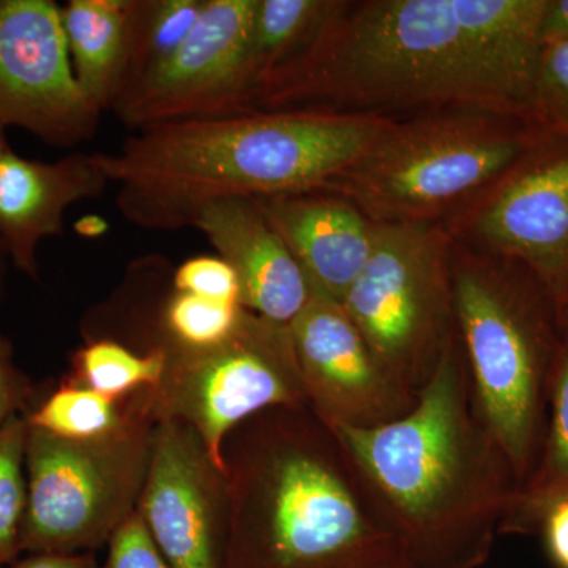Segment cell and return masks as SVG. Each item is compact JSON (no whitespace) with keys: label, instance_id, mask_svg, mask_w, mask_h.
Returning <instances> with one entry per match:
<instances>
[{"label":"cell","instance_id":"4fadbf2b","mask_svg":"<svg viewBox=\"0 0 568 568\" xmlns=\"http://www.w3.org/2000/svg\"><path fill=\"white\" fill-rule=\"evenodd\" d=\"M138 511L171 568H224L226 474L192 426L160 418Z\"/></svg>","mask_w":568,"mask_h":568},{"label":"cell","instance_id":"d6a6232c","mask_svg":"<svg viewBox=\"0 0 568 568\" xmlns=\"http://www.w3.org/2000/svg\"><path fill=\"white\" fill-rule=\"evenodd\" d=\"M108 230H110V224L99 215H84L74 223V231L84 239L102 237Z\"/></svg>","mask_w":568,"mask_h":568},{"label":"cell","instance_id":"f546056e","mask_svg":"<svg viewBox=\"0 0 568 568\" xmlns=\"http://www.w3.org/2000/svg\"><path fill=\"white\" fill-rule=\"evenodd\" d=\"M538 534L545 538L552 562L568 568V496L549 507Z\"/></svg>","mask_w":568,"mask_h":568},{"label":"cell","instance_id":"f1b7e54d","mask_svg":"<svg viewBox=\"0 0 568 568\" xmlns=\"http://www.w3.org/2000/svg\"><path fill=\"white\" fill-rule=\"evenodd\" d=\"M29 387L11 362L9 343L0 335V426L20 416L28 402Z\"/></svg>","mask_w":568,"mask_h":568},{"label":"cell","instance_id":"277c9868","mask_svg":"<svg viewBox=\"0 0 568 568\" xmlns=\"http://www.w3.org/2000/svg\"><path fill=\"white\" fill-rule=\"evenodd\" d=\"M224 568H413L339 437L310 407H276L227 437Z\"/></svg>","mask_w":568,"mask_h":568},{"label":"cell","instance_id":"d4e9b609","mask_svg":"<svg viewBox=\"0 0 568 568\" xmlns=\"http://www.w3.org/2000/svg\"><path fill=\"white\" fill-rule=\"evenodd\" d=\"M28 417L14 416L0 426V567L20 555V538L28 506L26 474Z\"/></svg>","mask_w":568,"mask_h":568},{"label":"cell","instance_id":"83f0119b","mask_svg":"<svg viewBox=\"0 0 568 568\" xmlns=\"http://www.w3.org/2000/svg\"><path fill=\"white\" fill-rule=\"evenodd\" d=\"M106 547L103 568H171L138 510L112 534Z\"/></svg>","mask_w":568,"mask_h":568},{"label":"cell","instance_id":"7c38bea8","mask_svg":"<svg viewBox=\"0 0 568 568\" xmlns=\"http://www.w3.org/2000/svg\"><path fill=\"white\" fill-rule=\"evenodd\" d=\"M100 118L74 74L62 7L51 0H0V125L73 148L91 140Z\"/></svg>","mask_w":568,"mask_h":568},{"label":"cell","instance_id":"ac0fdd59","mask_svg":"<svg viewBox=\"0 0 568 568\" xmlns=\"http://www.w3.org/2000/svg\"><path fill=\"white\" fill-rule=\"evenodd\" d=\"M136 0H71L62 24L82 91L100 111H112L125 91L133 50Z\"/></svg>","mask_w":568,"mask_h":568},{"label":"cell","instance_id":"52a82bcc","mask_svg":"<svg viewBox=\"0 0 568 568\" xmlns=\"http://www.w3.org/2000/svg\"><path fill=\"white\" fill-rule=\"evenodd\" d=\"M155 424L152 392L140 416L104 439H62L28 424L21 552L78 555L106 547L140 506Z\"/></svg>","mask_w":568,"mask_h":568},{"label":"cell","instance_id":"1f68e13d","mask_svg":"<svg viewBox=\"0 0 568 568\" xmlns=\"http://www.w3.org/2000/svg\"><path fill=\"white\" fill-rule=\"evenodd\" d=\"M541 44L568 41V0H547L540 22Z\"/></svg>","mask_w":568,"mask_h":568},{"label":"cell","instance_id":"30bf717a","mask_svg":"<svg viewBox=\"0 0 568 568\" xmlns=\"http://www.w3.org/2000/svg\"><path fill=\"white\" fill-rule=\"evenodd\" d=\"M457 244L528 268L560 321L568 312V140L548 138L487 194L443 224Z\"/></svg>","mask_w":568,"mask_h":568},{"label":"cell","instance_id":"8992f818","mask_svg":"<svg viewBox=\"0 0 568 568\" xmlns=\"http://www.w3.org/2000/svg\"><path fill=\"white\" fill-rule=\"evenodd\" d=\"M551 134L477 111L394 119L323 192L377 224H446L476 204Z\"/></svg>","mask_w":568,"mask_h":568},{"label":"cell","instance_id":"ba28073f","mask_svg":"<svg viewBox=\"0 0 568 568\" xmlns=\"http://www.w3.org/2000/svg\"><path fill=\"white\" fill-rule=\"evenodd\" d=\"M454 239L443 224H377L372 254L343 306L377 364L417 396L455 335Z\"/></svg>","mask_w":568,"mask_h":568},{"label":"cell","instance_id":"484cf974","mask_svg":"<svg viewBox=\"0 0 568 568\" xmlns=\"http://www.w3.org/2000/svg\"><path fill=\"white\" fill-rule=\"evenodd\" d=\"M534 115L541 130L568 140V41L541 48Z\"/></svg>","mask_w":568,"mask_h":568},{"label":"cell","instance_id":"2e32d148","mask_svg":"<svg viewBox=\"0 0 568 568\" xmlns=\"http://www.w3.org/2000/svg\"><path fill=\"white\" fill-rule=\"evenodd\" d=\"M110 185L97 153H71L54 163L13 151L0 159V241L22 274L39 276V246L62 234L71 204L100 197Z\"/></svg>","mask_w":568,"mask_h":568},{"label":"cell","instance_id":"5b68a950","mask_svg":"<svg viewBox=\"0 0 568 568\" xmlns=\"http://www.w3.org/2000/svg\"><path fill=\"white\" fill-rule=\"evenodd\" d=\"M455 331L478 416L514 466L532 473L558 361V308L528 268L454 241Z\"/></svg>","mask_w":568,"mask_h":568},{"label":"cell","instance_id":"44dd1931","mask_svg":"<svg viewBox=\"0 0 568 568\" xmlns=\"http://www.w3.org/2000/svg\"><path fill=\"white\" fill-rule=\"evenodd\" d=\"M345 3L346 0H256L250 48L253 92L268 73L304 52Z\"/></svg>","mask_w":568,"mask_h":568},{"label":"cell","instance_id":"4dcf8cb0","mask_svg":"<svg viewBox=\"0 0 568 568\" xmlns=\"http://www.w3.org/2000/svg\"><path fill=\"white\" fill-rule=\"evenodd\" d=\"M11 568H103L95 558V552H78V555H28L24 559L14 560Z\"/></svg>","mask_w":568,"mask_h":568},{"label":"cell","instance_id":"e0dca14e","mask_svg":"<svg viewBox=\"0 0 568 568\" xmlns=\"http://www.w3.org/2000/svg\"><path fill=\"white\" fill-rule=\"evenodd\" d=\"M256 201L315 290L343 302L365 267L376 223L338 194L306 192Z\"/></svg>","mask_w":568,"mask_h":568},{"label":"cell","instance_id":"9a60e30c","mask_svg":"<svg viewBox=\"0 0 568 568\" xmlns=\"http://www.w3.org/2000/svg\"><path fill=\"white\" fill-rule=\"evenodd\" d=\"M193 227L233 267L244 308L290 327L315 286L256 201H215L197 215Z\"/></svg>","mask_w":568,"mask_h":568},{"label":"cell","instance_id":"e575fe53","mask_svg":"<svg viewBox=\"0 0 568 568\" xmlns=\"http://www.w3.org/2000/svg\"><path fill=\"white\" fill-rule=\"evenodd\" d=\"M3 132H6V129L0 125V159L11 151L9 141H7L6 133Z\"/></svg>","mask_w":568,"mask_h":568},{"label":"cell","instance_id":"7402d4cb","mask_svg":"<svg viewBox=\"0 0 568 568\" xmlns=\"http://www.w3.org/2000/svg\"><path fill=\"white\" fill-rule=\"evenodd\" d=\"M245 308L179 293L174 287L159 306L151 331L142 334L140 353H201L222 345L241 324Z\"/></svg>","mask_w":568,"mask_h":568},{"label":"cell","instance_id":"836d02e7","mask_svg":"<svg viewBox=\"0 0 568 568\" xmlns=\"http://www.w3.org/2000/svg\"><path fill=\"white\" fill-rule=\"evenodd\" d=\"M9 256H7L6 248H3L2 241H0V293L3 287V276H6V264Z\"/></svg>","mask_w":568,"mask_h":568},{"label":"cell","instance_id":"ffe728a7","mask_svg":"<svg viewBox=\"0 0 568 568\" xmlns=\"http://www.w3.org/2000/svg\"><path fill=\"white\" fill-rule=\"evenodd\" d=\"M152 388L126 398H110L63 377L31 414L28 424L69 440H97L118 435L151 403Z\"/></svg>","mask_w":568,"mask_h":568},{"label":"cell","instance_id":"6da1fadb","mask_svg":"<svg viewBox=\"0 0 568 568\" xmlns=\"http://www.w3.org/2000/svg\"><path fill=\"white\" fill-rule=\"evenodd\" d=\"M547 0H362L268 73L246 112L406 119L477 111L537 125ZM538 126V125H537Z\"/></svg>","mask_w":568,"mask_h":568},{"label":"cell","instance_id":"603a6c76","mask_svg":"<svg viewBox=\"0 0 568 568\" xmlns=\"http://www.w3.org/2000/svg\"><path fill=\"white\" fill-rule=\"evenodd\" d=\"M166 358L159 351L140 353L112 338H89L71 358L67 379L110 398H126L162 384Z\"/></svg>","mask_w":568,"mask_h":568},{"label":"cell","instance_id":"9c48e42d","mask_svg":"<svg viewBox=\"0 0 568 568\" xmlns=\"http://www.w3.org/2000/svg\"><path fill=\"white\" fill-rule=\"evenodd\" d=\"M164 358L153 416L192 426L222 469L224 443L239 426L276 407H310L290 327L250 310L222 345Z\"/></svg>","mask_w":568,"mask_h":568},{"label":"cell","instance_id":"7a4b0ae2","mask_svg":"<svg viewBox=\"0 0 568 568\" xmlns=\"http://www.w3.org/2000/svg\"><path fill=\"white\" fill-rule=\"evenodd\" d=\"M413 568H481L519 480L478 416L457 331L405 416L334 429Z\"/></svg>","mask_w":568,"mask_h":568},{"label":"cell","instance_id":"4316f807","mask_svg":"<svg viewBox=\"0 0 568 568\" xmlns=\"http://www.w3.org/2000/svg\"><path fill=\"white\" fill-rule=\"evenodd\" d=\"M173 287L179 293L242 305L237 275L233 267L220 256H197L186 260L175 268Z\"/></svg>","mask_w":568,"mask_h":568},{"label":"cell","instance_id":"8fae6325","mask_svg":"<svg viewBox=\"0 0 568 568\" xmlns=\"http://www.w3.org/2000/svg\"><path fill=\"white\" fill-rule=\"evenodd\" d=\"M254 9L256 0H205L181 47L112 111L134 130L244 114L254 85Z\"/></svg>","mask_w":568,"mask_h":568},{"label":"cell","instance_id":"d590c367","mask_svg":"<svg viewBox=\"0 0 568 568\" xmlns=\"http://www.w3.org/2000/svg\"><path fill=\"white\" fill-rule=\"evenodd\" d=\"M0 568H3V567H0Z\"/></svg>","mask_w":568,"mask_h":568},{"label":"cell","instance_id":"3957f363","mask_svg":"<svg viewBox=\"0 0 568 568\" xmlns=\"http://www.w3.org/2000/svg\"><path fill=\"white\" fill-rule=\"evenodd\" d=\"M394 121L315 111H253L138 130L97 153L119 211L145 230L193 227L231 197L323 192Z\"/></svg>","mask_w":568,"mask_h":568},{"label":"cell","instance_id":"d6986e66","mask_svg":"<svg viewBox=\"0 0 568 568\" xmlns=\"http://www.w3.org/2000/svg\"><path fill=\"white\" fill-rule=\"evenodd\" d=\"M568 496V312L560 321V346L551 388L547 425L532 473L518 489L504 523L503 536H534L549 507Z\"/></svg>","mask_w":568,"mask_h":568},{"label":"cell","instance_id":"cb8c5ba5","mask_svg":"<svg viewBox=\"0 0 568 568\" xmlns=\"http://www.w3.org/2000/svg\"><path fill=\"white\" fill-rule=\"evenodd\" d=\"M204 3L205 0H136L132 59L122 97L174 54L192 32Z\"/></svg>","mask_w":568,"mask_h":568},{"label":"cell","instance_id":"5bb4252c","mask_svg":"<svg viewBox=\"0 0 568 568\" xmlns=\"http://www.w3.org/2000/svg\"><path fill=\"white\" fill-rule=\"evenodd\" d=\"M290 332L310 409L332 429L376 428L416 405L377 364L342 302L315 290Z\"/></svg>","mask_w":568,"mask_h":568}]
</instances>
